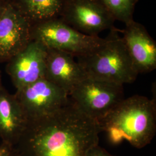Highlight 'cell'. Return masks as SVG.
Wrapping results in <instances>:
<instances>
[{"mask_svg":"<svg viewBox=\"0 0 156 156\" xmlns=\"http://www.w3.org/2000/svg\"><path fill=\"white\" fill-rule=\"evenodd\" d=\"M47 49L31 40L7 62L6 72L16 90L45 78Z\"/></svg>","mask_w":156,"mask_h":156,"instance_id":"ba28073f","label":"cell"},{"mask_svg":"<svg viewBox=\"0 0 156 156\" xmlns=\"http://www.w3.org/2000/svg\"><path fill=\"white\" fill-rule=\"evenodd\" d=\"M64 0H12L31 26L60 17Z\"/></svg>","mask_w":156,"mask_h":156,"instance_id":"4fadbf2b","label":"cell"},{"mask_svg":"<svg viewBox=\"0 0 156 156\" xmlns=\"http://www.w3.org/2000/svg\"><path fill=\"white\" fill-rule=\"evenodd\" d=\"M27 120L14 94L0 89V140L12 147L26 127Z\"/></svg>","mask_w":156,"mask_h":156,"instance_id":"7c38bea8","label":"cell"},{"mask_svg":"<svg viewBox=\"0 0 156 156\" xmlns=\"http://www.w3.org/2000/svg\"><path fill=\"white\" fill-rule=\"evenodd\" d=\"M115 20L124 24L133 20V13L138 0H99Z\"/></svg>","mask_w":156,"mask_h":156,"instance_id":"5bb4252c","label":"cell"},{"mask_svg":"<svg viewBox=\"0 0 156 156\" xmlns=\"http://www.w3.org/2000/svg\"><path fill=\"white\" fill-rule=\"evenodd\" d=\"M59 18L80 33L92 37L115 28V20L99 0H64Z\"/></svg>","mask_w":156,"mask_h":156,"instance_id":"52a82bcc","label":"cell"},{"mask_svg":"<svg viewBox=\"0 0 156 156\" xmlns=\"http://www.w3.org/2000/svg\"><path fill=\"white\" fill-rule=\"evenodd\" d=\"M12 0H0V2L5 4L6 3H9V2H11Z\"/></svg>","mask_w":156,"mask_h":156,"instance_id":"ac0fdd59","label":"cell"},{"mask_svg":"<svg viewBox=\"0 0 156 156\" xmlns=\"http://www.w3.org/2000/svg\"><path fill=\"white\" fill-rule=\"evenodd\" d=\"M27 121L51 115L67 105V92L45 78L31 84L14 94Z\"/></svg>","mask_w":156,"mask_h":156,"instance_id":"8992f818","label":"cell"},{"mask_svg":"<svg viewBox=\"0 0 156 156\" xmlns=\"http://www.w3.org/2000/svg\"><path fill=\"white\" fill-rule=\"evenodd\" d=\"M31 38L47 49L62 50L75 57L89 53L105 41L80 33L59 17L32 25Z\"/></svg>","mask_w":156,"mask_h":156,"instance_id":"277c9868","label":"cell"},{"mask_svg":"<svg viewBox=\"0 0 156 156\" xmlns=\"http://www.w3.org/2000/svg\"><path fill=\"white\" fill-rule=\"evenodd\" d=\"M0 156H13L11 146L1 143L0 145Z\"/></svg>","mask_w":156,"mask_h":156,"instance_id":"2e32d148","label":"cell"},{"mask_svg":"<svg viewBox=\"0 0 156 156\" xmlns=\"http://www.w3.org/2000/svg\"><path fill=\"white\" fill-rule=\"evenodd\" d=\"M123 42L138 74L151 73L156 68V43L145 27L134 19L120 31Z\"/></svg>","mask_w":156,"mask_h":156,"instance_id":"30bf717a","label":"cell"},{"mask_svg":"<svg viewBox=\"0 0 156 156\" xmlns=\"http://www.w3.org/2000/svg\"><path fill=\"white\" fill-rule=\"evenodd\" d=\"M101 131L70 100L58 111L28 120L12 147L13 156H86L99 142Z\"/></svg>","mask_w":156,"mask_h":156,"instance_id":"6da1fadb","label":"cell"},{"mask_svg":"<svg viewBox=\"0 0 156 156\" xmlns=\"http://www.w3.org/2000/svg\"><path fill=\"white\" fill-rule=\"evenodd\" d=\"M112 144L126 140L134 147L149 145L156 132V100L136 95L124 98L98 122Z\"/></svg>","mask_w":156,"mask_h":156,"instance_id":"7a4b0ae2","label":"cell"},{"mask_svg":"<svg viewBox=\"0 0 156 156\" xmlns=\"http://www.w3.org/2000/svg\"><path fill=\"white\" fill-rule=\"evenodd\" d=\"M4 5H5L4 4H3V3H2V2H0V15H1V13H2V10H3V8H4Z\"/></svg>","mask_w":156,"mask_h":156,"instance_id":"e0dca14e","label":"cell"},{"mask_svg":"<svg viewBox=\"0 0 156 156\" xmlns=\"http://www.w3.org/2000/svg\"><path fill=\"white\" fill-rule=\"evenodd\" d=\"M3 87L2 84V78H1V72H0V89Z\"/></svg>","mask_w":156,"mask_h":156,"instance_id":"d6986e66","label":"cell"},{"mask_svg":"<svg viewBox=\"0 0 156 156\" xmlns=\"http://www.w3.org/2000/svg\"><path fill=\"white\" fill-rule=\"evenodd\" d=\"M86 78L83 69L73 55L62 50L47 49L45 78L51 83L69 95Z\"/></svg>","mask_w":156,"mask_h":156,"instance_id":"8fae6325","label":"cell"},{"mask_svg":"<svg viewBox=\"0 0 156 156\" xmlns=\"http://www.w3.org/2000/svg\"><path fill=\"white\" fill-rule=\"evenodd\" d=\"M113 28L104 42L94 50L76 58L87 78L123 85L132 83L138 73L119 35Z\"/></svg>","mask_w":156,"mask_h":156,"instance_id":"3957f363","label":"cell"},{"mask_svg":"<svg viewBox=\"0 0 156 156\" xmlns=\"http://www.w3.org/2000/svg\"><path fill=\"white\" fill-rule=\"evenodd\" d=\"M78 108L97 123L124 99L123 86L86 78L69 94Z\"/></svg>","mask_w":156,"mask_h":156,"instance_id":"5b68a950","label":"cell"},{"mask_svg":"<svg viewBox=\"0 0 156 156\" xmlns=\"http://www.w3.org/2000/svg\"><path fill=\"white\" fill-rule=\"evenodd\" d=\"M86 156H116L113 155L106 151L104 148L99 145H95L88 152Z\"/></svg>","mask_w":156,"mask_h":156,"instance_id":"9a60e30c","label":"cell"},{"mask_svg":"<svg viewBox=\"0 0 156 156\" xmlns=\"http://www.w3.org/2000/svg\"><path fill=\"white\" fill-rule=\"evenodd\" d=\"M31 24L11 2L0 15V62H8L31 41Z\"/></svg>","mask_w":156,"mask_h":156,"instance_id":"9c48e42d","label":"cell"}]
</instances>
